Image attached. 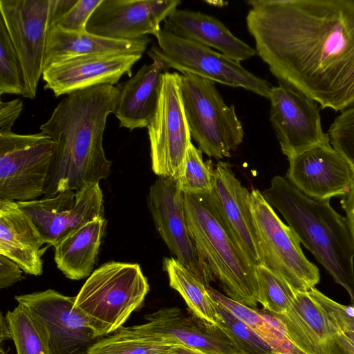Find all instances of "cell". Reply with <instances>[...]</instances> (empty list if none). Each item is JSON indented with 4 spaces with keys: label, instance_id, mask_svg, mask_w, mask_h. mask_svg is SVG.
Returning <instances> with one entry per match:
<instances>
[{
    "label": "cell",
    "instance_id": "cell-16",
    "mask_svg": "<svg viewBox=\"0 0 354 354\" xmlns=\"http://www.w3.org/2000/svg\"><path fill=\"white\" fill-rule=\"evenodd\" d=\"M270 120L281 149L288 158L315 146L330 142L322 127L317 102L292 88L272 86Z\"/></svg>",
    "mask_w": 354,
    "mask_h": 354
},
{
    "label": "cell",
    "instance_id": "cell-3",
    "mask_svg": "<svg viewBox=\"0 0 354 354\" xmlns=\"http://www.w3.org/2000/svg\"><path fill=\"white\" fill-rule=\"evenodd\" d=\"M283 216L299 241L348 293L354 306V244L346 218L330 200L311 198L286 176H276L262 193Z\"/></svg>",
    "mask_w": 354,
    "mask_h": 354
},
{
    "label": "cell",
    "instance_id": "cell-24",
    "mask_svg": "<svg viewBox=\"0 0 354 354\" xmlns=\"http://www.w3.org/2000/svg\"><path fill=\"white\" fill-rule=\"evenodd\" d=\"M274 315L283 324L289 339L306 354H325L327 344L337 332L308 291L295 292L288 310Z\"/></svg>",
    "mask_w": 354,
    "mask_h": 354
},
{
    "label": "cell",
    "instance_id": "cell-20",
    "mask_svg": "<svg viewBox=\"0 0 354 354\" xmlns=\"http://www.w3.org/2000/svg\"><path fill=\"white\" fill-rule=\"evenodd\" d=\"M210 195L247 257L255 266L261 265L251 194L236 178L228 164L219 162L216 165Z\"/></svg>",
    "mask_w": 354,
    "mask_h": 354
},
{
    "label": "cell",
    "instance_id": "cell-39",
    "mask_svg": "<svg viewBox=\"0 0 354 354\" xmlns=\"http://www.w3.org/2000/svg\"><path fill=\"white\" fill-rule=\"evenodd\" d=\"M23 109V102L20 99L0 102V134L12 132L15 121L20 115Z\"/></svg>",
    "mask_w": 354,
    "mask_h": 354
},
{
    "label": "cell",
    "instance_id": "cell-19",
    "mask_svg": "<svg viewBox=\"0 0 354 354\" xmlns=\"http://www.w3.org/2000/svg\"><path fill=\"white\" fill-rule=\"evenodd\" d=\"M142 56L106 53L67 59L44 68V88L59 97L97 85L113 86L123 75L131 77L132 67Z\"/></svg>",
    "mask_w": 354,
    "mask_h": 354
},
{
    "label": "cell",
    "instance_id": "cell-15",
    "mask_svg": "<svg viewBox=\"0 0 354 354\" xmlns=\"http://www.w3.org/2000/svg\"><path fill=\"white\" fill-rule=\"evenodd\" d=\"M146 323L118 330L155 342L180 344L206 354H244L218 325L178 307L160 308L145 315Z\"/></svg>",
    "mask_w": 354,
    "mask_h": 354
},
{
    "label": "cell",
    "instance_id": "cell-30",
    "mask_svg": "<svg viewBox=\"0 0 354 354\" xmlns=\"http://www.w3.org/2000/svg\"><path fill=\"white\" fill-rule=\"evenodd\" d=\"M258 283V303L264 310L280 315L290 307L295 292L278 275L262 265L256 267Z\"/></svg>",
    "mask_w": 354,
    "mask_h": 354
},
{
    "label": "cell",
    "instance_id": "cell-2",
    "mask_svg": "<svg viewBox=\"0 0 354 354\" xmlns=\"http://www.w3.org/2000/svg\"><path fill=\"white\" fill-rule=\"evenodd\" d=\"M120 91L102 84L71 93L40 126L55 143L44 198L106 179L111 171L102 146L110 113H114Z\"/></svg>",
    "mask_w": 354,
    "mask_h": 354
},
{
    "label": "cell",
    "instance_id": "cell-46",
    "mask_svg": "<svg viewBox=\"0 0 354 354\" xmlns=\"http://www.w3.org/2000/svg\"><path fill=\"white\" fill-rule=\"evenodd\" d=\"M269 354H279V353H274V352H272L271 353H269Z\"/></svg>",
    "mask_w": 354,
    "mask_h": 354
},
{
    "label": "cell",
    "instance_id": "cell-38",
    "mask_svg": "<svg viewBox=\"0 0 354 354\" xmlns=\"http://www.w3.org/2000/svg\"><path fill=\"white\" fill-rule=\"evenodd\" d=\"M254 330L274 353L279 354H306L292 343L287 334L266 320Z\"/></svg>",
    "mask_w": 354,
    "mask_h": 354
},
{
    "label": "cell",
    "instance_id": "cell-13",
    "mask_svg": "<svg viewBox=\"0 0 354 354\" xmlns=\"http://www.w3.org/2000/svg\"><path fill=\"white\" fill-rule=\"evenodd\" d=\"M17 203L44 243L53 246L88 222L104 218L103 194L98 183L50 198Z\"/></svg>",
    "mask_w": 354,
    "mask_h": 354
},
{
    "label": "cell",
    "instance_id": "cell-31",
    "mask_svg": "<svg viewBox=\"0 0 354 354\" xmlns=\"http://www.w3.org/2000/svg\"><path fill=\"white\" fill-rule=\"evenodd\" d=\"M173 344L140 338L119 330L94 344L88 354H166Z\"/></svg>",
    "mask_w": 354,
    "mask_h": 354
},
{
    "label": "cell",
    "instance_id": "cell-11",
    "mask_svg": "<svg viewBox=\"0 0 354 354\" xmlns=\"http://www.w3.org/2000/svg\"><path fill=\"white\" fill-rule=\"evenodd\" d=\"M41 333L49 354H88L100 339L86 319L74 308L75 297L54 290L15 296Z\"/></svg>",
    "mask_w": 354,
    "mask_h": 354
},
{
    "label": "cell",
    "instance_id": "cell-23",
    "mask_svg": "<svg viewBox=\"0 0 354 354\" xmlns=\"http://www.w3.org/2000/svg\"><path fill=\"white\" fill-rule=\"evenodd\" d=\"M163 28L213 48L238 62L257 53L255 48L234 36L221 21L200 12L176 9L166 19Z\"/></svg>",
    "mask_w": 354,
    "mask_h": 354
},
{
    "label": "cell",
    "instance_id": "cell-40",
    "mask_svg": "<svg viewBox=\"0 0 354 354\" xmlns=\"http://www.w3.org/2000/svg\"><path fill=\"white\" fill-rule=\"evenodd\" d=\"M22 279L21 268L12 260L0 254V288H7Z\"/></svg>",
    "mask_w": 354,
    "mask_h": 354
},
{
    "label": "cell",
    "instance_id": "cell-9",
    "mask_svg": "<svg viewBox=\"0 0 354 354\" xmlns=\"http://www.w3.org/2000/svg\"><path fill=\"white\" fill-rule=\"evenodd\" d=\"M55 143L46 134H0V199L24 202L44 195Z\"/></svg>",
    "mask_w": 354,
    "mask_h": 354
},
{
    "label": "cell",
    "instance_id": "cell-8",
    "mask_svg": "<svg viewBox=\"0 0 354 354\" xmlns=\"http://www.w3.org/2000/svg\"><path fill=\"white\" fill-rule=\"evenodd\" d=\"M250 194L261 265L295 292L315 288L320 281L319 269L304 255L295 232L279 218L261 192L252 189Z\"/></svg>",
    "mask_w": 354,
    "mask_h": 354
},
{
    "label": "cell",
    "instance_id": "cell-7",
    "mask_svg": "<svg viewBox=\"0 0 354 354\" xmlns=\"http://www.w3.org/2000/svg\"><path fill=\"white\" fill-rule=\"evenodd\" d=\"M155 37L158 46H152L148 55L162 62L166 68L269 97L272 88L269 82L245 69L240 62L164 28Z\"/></svg>",
    "mask_w": 354,
    "mask_h": 354
},
{
    "label": "cell",
    "instance_id": "cell-14",
    "mask_svg": "<svg viewBox=\"0 0 354 354\" xmlns=\"http://www.w3.org/2000/svg\"><path fill=\"white\" fill-rule=\"evenodd\" d=\"M147 204L155 227L176 259L206 287L216 279L190 237L184 194L174 177L159 178L150 187Z\"/></svg>",
    "mask_w": 354,
    "mask_h": 354
},
{
    "label": "cell",
    "instance_id": "cell-22",
    "mask_svg": "<svg viewBox=\"0 0 354 354\" xmlns=\"http://www.w3.org/2000/svg\"><path fill=\"white\" fill-rule=\"evenodd\" d=\"M166 68L162 62L153 59L133 77L117 84L120 95L114 114L120 127L131 131L149 126L157 109Z\"/></svg>",
    "mask_w": 354,
    "mask_h": 354
},
{
    "label": "cell",
    "instance_id": "cell-25",
    "mask_svg": "<svg viewBox=\"0 0 354 354\" xmlns=\"http://www.w3.org/2000/svg\"><path fill=\"white\" fill-rule=\"evenodd\" d=\"M150 39L147 36L133 40H118L91 34L50 28L46 50L44 68L72 57L94 54L142 55Z\"/></svg>",
    "mask_w": 354,
    "mask_h": 354
},
{
    "label": "cell",
    "instance_id": "cell-28",
    "mask_svg": "<svg viewBox=\"0 0 354 354\" xmlns=\"http://www.w3.org/2000/svg\"><path fill=\"white\" fill-rule=\"evenodd\" d=\"M211 161L204 162L201 151L192 143L184 161L174 176L183 194H210L214 183V169Z\"/></svg>",
    "mask_w": 354,
    "mask_h": 354
},
{
    "label": "cell",
    "instance_id": "cell-27",
    "mask_svg": "<svg viewBox=\"0 0 354 354\" xmlns=\"http://www.w3.org/2000/svg\"><path fill=\"white\" fill-rule=\"evenodd\" d=\"M163 268L168 274L170 286L183 297L189 310L199 318L217 325L214 301L207 287L176 259L165 258Z\"/></svg>",
    "mask_w": 354,
    "mask_h": 354
},
{
    "label": "cell",
    "instance_id": "cell-34",
    "mask_svg": "<svg viewBox=\"0 0 354 354\" xmlns=\"http://www.w3.org/2000/svg\"><path fill=\"white\" fill-rule=\"evenodd\" d=\"M331 146L339 152L354 169V106L343 111L328 131Z\"/></svg>",
    "mask_w": 354,
    "mask_h": 354
},
{
    "label": "cell",
    "instance_id": "cell-37",
    "mask_svg": "<svg viewBox=\"0 0 354 354\" xmlns=\"http://www.w3.org/2000/svg\"><path fill=\"white\" fill-rule=\"evenodd\" d=\"M212 299L226 309L233 316L241 320L253 330L264 322L262 315L257 308H250L217 291L210 286H207Z\"/></svg>",
    "mask_w": 354,
    "mask_h": 354
},
{
    "label": "cell",
    "instance_id": "cell-5",
    "mask_svg": "<svg viewBox=\"0 0 354 354\" xmlns=\"http://www.w3.org/2000/svg\"><path fill=\"white\" fill-rule=\"evenodd\" d=\"M149 290L139 264L109 261L88 277L75 296L73 307L102 338L122 326Z\"/></svg>",
    "mask_w": 354,
    "mask_h": 354
},
{
    "label": "cell",
    "instance_id": "cell-6",
    "mask_svg": "<svg viewBox=\"0 0 354 354\" xmlns=\"http://www.w3.org/2000/svg\"><path fill=\"white\" fill-rule=\"evenodd\" d=\"M181 97L191 136L201 152L216 159L230 156L244 132L234 106L226 104L215 82L183 74Z\"/></svg>",
    "mask_w": 354,
    "mask_h": 354
},
{
    "label": "cell",
    "instance_id": "cell-41",
    "mask_svg": "<svg viewBox=\"0 0 354 354\" xmlns=\"http://www.w3.org/2000/svg\"><path fill=\"white\" fill-rule=\"evenodd\" d=\"M325 354H354V338L337 330L326 345Z\"/></svg>",
    "mask_w": 354,
    "mask_h": 354
},
{
    "label": "cell",
    "instance_id": "cell-36",
    "mask_svg": "<svg viewBox=\"0 0 354 354\" xmlns=\"http://www.w3.org/2000/svg\"><path fill=\"white\" fill-rule=\"evenodd\" d=\"M102 0H76L75 3L51 27L67 32H86V24Z\"/></svg>",
    "mask_w": 354,
    "mask_h": 354
},
{
    "label": "cell",
    "instance_id": "cell-29",
    "mask_svg": "<svg viewBox=\"0 0 354 354\" xmlns=\"http://www.w3.org/2000/svg\"><path fill=\"white\" fill-rule=\"evenodd\" d=\"M6 317L17 354H49L37 324L23 306L8 311Z\"/></svg>",
    "mask_w": 354,
    "mask_h": 354
},
{
    "label": "cell",
    "instance_id": "cell-44",
    "mask_svg": "<svg viewBox=\"0 0 354 354\" xmlns=\"http://www.w3.org/2000/svg\"><path fill=\"white\" fill-rule=\"evenodd\" d=\"M12 339L11 330L6 317H1V342Z\"/></svg>",
    "mask_w": 354,
    "mask_h": 354
},
{
    "label": "cell",
    "instance_id": "cell-43",
    "mask_svg": "<svg viewBox=\"0 0 354 354\" xmlns=\"http://www.w3.org/2000/svg\"><path fill=\"white\" fill-rule=\"evenodd\" d=\"M166 354H206L197 349L180 344H173Z\"/></svg>",
    "mask_w": 354,
    "mask_h": 354
},
{
    "label": "cell",
    "instance_id": "cell-1",
    "mask_svg": "<svg viewBox=\"0 0 354 354\" xmlns=\"http://www.w3.org/2000/svg\"><path fill=\"white\" fill-rule=\"evenodd\" d=\"M246 24L279 84L322 109L354 104V0H252Z\"/></svg>",
    "mask_w": 354,
    "mask_h": 354
},
{
    "label": "cell",
    "instance_id": "cell-17",
    "mask_svg": "<svg viewBox=\"0 0 354 354\" xmlns=\"http://www.w3.org/2000/svg\"><path fill=\"white\" fill-rule=\"evenodd\" d=\"M179 0H102L90 17L86 32L118 40L156 36L160 23L177 9Z\"/></svg>",
    "mask_w": 354,
    "mask_h": 354
},
{
    "label": "cell",
    "instance_id": "cell-33",
    "mask_svg": "<svg viewBox=\"0 0 354 354\" xmlns=\"http://www.w3.org/2000/svg\"><path fill=\"white\" fill-rule=\"evenodd\" d=\"M214 306L217 325L229 335L241 352L244 354H269L273 352L251 327L215 301Z\"/></svg>",
    "mask_w": 354,
    "mask_h": 354
},
{
    "label": "cell",
    "instance_id": "cell-4",
    "mask_svg": "<svg viewBox=\"0 0 354 354\" xmlns=\"http://www.w3.org/2000/svg\"><path fill=\"white\" fill-rule=\"evenodd\" d=\"M188 231L195 248L230 298L257 306L256 267L232 234L210 194H184Z\"/></svg>",
    "mask_w": 354,
    "mask_h": 354
},
{
    "label": "cell",
    "instance_id": "cell-35",
    "mask_svg": "<svg viewBox=\"0 0 354 354\" xmlns=\"http://www.w3.org/2000/svg\"><path fill=\"white\" fill-rule=\"evenodd\" d=\"M308 293L324 308L337 330L354 338V306L339 304L315 288L308 290Z\"/></svg>",
    "mask_w": 354,
    "mask_h": 354
},
{
    "label": "cell",
    "instance_id": "cell-42",
    "mask_svg": "<svg viewBox=\"0 0 354 354\" xmlns=\"http://www.w3.org/2000/svg\"><path fill=\"white\" fill-rule=\"evenodd\" d=\"M340 204L346 212V219L354 244V182L349 191L342 196Z\"/></svg>",
    "mask_w": 354,
    "mask_h": 354
},
{
    "label": "cell",
    "instance_id": "cell-12",
    "mask_svg": "<svg viewBox=\"0 0 354 354\" xmlns=\"http://www.w3.org/2000/svg\"><path fill=\"white\" fill-rule=\"evenodd\" d=\"M153 171L174 177L192 144L181 97V75L166 71L156 113L147 127Z\"/></svg>",
    "mask_w": 354,
    "mask_h": 354
},
{
    "label": "cell",
    "instance_id": "cell-18",
    "mask_svg": "<svg viewBox=\"0 0 354 354\" xmlns=\"http://www.w3.org/2000/svg\"><path fill=\"white\" fill-rule=\"evenodd\" d=\"M287 178L306 196L319 201L344 196L354 182V169L330 142L288 158Z\"/></svg>",
    "mask_w": 354,
    "mask_h": 354
},
{
    "label": "cell",
    "instance_id": "cell-10",
    "mask_svg": "<svg viewBox=\"0 0 354 354\" xmlns=\"http://www.w3.org/2000/svg\"><path fill=\"white\" fill-rule=\"evenodd\" d=\"M54 3L55 0H0V18L24 73V97H35L43 75Z\"/></svg>",
    "mask_w": 354,
    "mask_h": 354
},
{
    "label": "cell",
    "instance_id": "cell-32",
    "mask_svg": "<svg viewBox=\"0 0 354 354\" xmlns=\"http://www.w3.org/2000/svg\"><path fill=\"white\" fill-rule=\"evenodd\" d=\"M24 77L18 55L6 25L0 18V95H21Z\"/></svg>",
    "mask_w": 354,
    "mask_h": 354
},
{
    "label": "cell",
    "instance_id": "cell-26",
    "mask_svg": "<svg viewBox=\"0 0 354 354\" xmlns=\"http://www.w3.org/2000/svg\"><path fill=\"white\" fill-rule=\"evenodd\" d=\"M106 221H91L55 245L54 260L57 268L68 279L89 277L96 263Z\"/></svg>",
    "mask_w": 354,
    "mask_h": 354
},
{
    "label": "cell",
    "instance_id": "cell-21",
    "mask_svg": "<svg viewBox=\"0 0 354 354\" xmlns=\"http://www.w3.org/2000/svg\"><path fill=\"white\" fill-rule=\"evenodd\" d=\"M44 244L37 227L17 203L0 199V254L24 272L39 276L43 272Z\"/></svg>",
    "mask_w": 354,
    "mask_h": 354
},
{
    "label": "cell",
    "instance_id": "cell-45",
    "mask_svg": "<svg viewBox=\"0 0 354 354\" xmlns=\"http://www.w3.org/2000/svg\"><path fill=\"white\" fill-rule=\"evenodd\" d=\"M0 354H7V353L3 350V348H1Z\"/></svg>",
    "mask_w": 354,
    "mask_h": 354
}]
</instances>
